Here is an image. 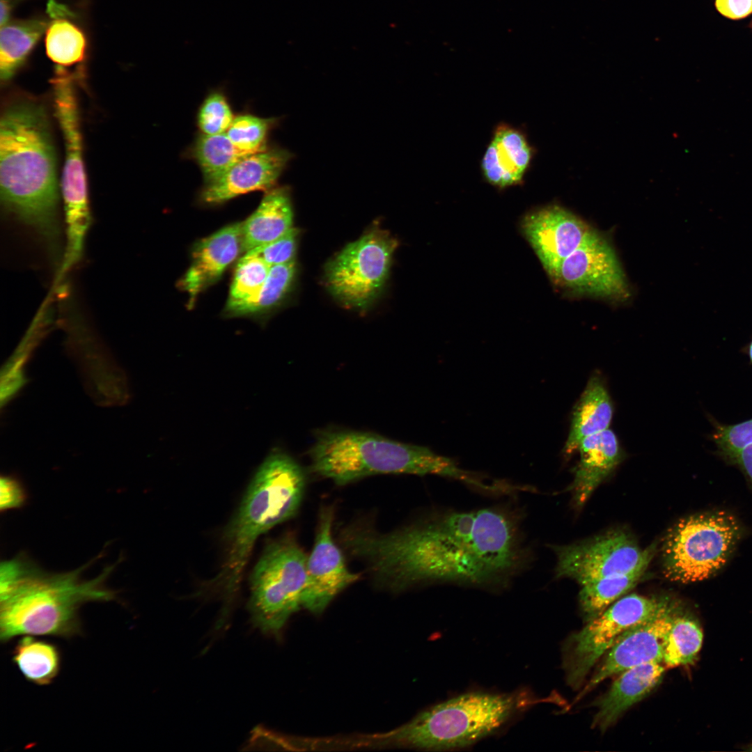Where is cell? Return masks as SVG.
I'll use <instances>...</instances> for the list:
<instances>
[{
    "mask_svg": "<svg viewBox=\"0 0 752 752\" xmlns=\"http://www.w3.org/2000/svg\"><path fill=\"white\" fill-rule=\"evenodd\" d=\"M664 597L632 593L611 604L570 641L565 669L570 685L581 684L595 664L626 631L652 616Z\"/></svg>",
    "mask_w": 752,
    "mask_h": 752,
    "instance_id": "11",
    "label": "cell"
},
{
    "mask_svg": "<svg viewBox=\"0 0 752 752\" xmlns=\"http://www.w3.org/2000/svg\"><path fill=\"white\" fill-rule=\"evenodd\" d=\"M536 702L524 690L467 692L420 713L390 739L430 751L464 749L496 734Z\"/></svg>",
    "mask_w": 752,
    "mask_h": 752,
    "instance_id": "6",
    "label": "cell"
},
{
    "mask_svg": "<svg viewBox=\"0 0 752 752\" xmlns=\"http://www.w3.org/2000/svg\"><path fill=\"white\" fill-rule=\"evenodd\" d=\"M666 667L649 662L629 668L613 683L597 703L593 728L605 730L627 709L648 696L662 680Z\"/></svg>",
    "mask_w": 752,
    "mask_h": 752,
    "instance_id": "20",
    "label": "cell"
},
{
    "mask_svg": "<svg viewBox=\"0 0 752 752\" xmlns=\"http://www.w3.org/2000/svg\"><path fill=\"white\" fill-rule=\"evenodd\" d=\"M703 641L700 622L694 613L682 604L664 641L662 662L666 668L694 663L701 649Z\"/></svg>",
    "mask_w": 752,
    "mask_h": 752,
    "instance_id": "26",
    "label": "cell"
},
{
    "mask_svg": "<svg viewBox=\"0 0 752 752\" xmlns=\"http://www.w3.org/2000/svg\"><path fill=\"white\" fill-rule=\"evenodd\" d=\"M13 661L26 680L44 686L50 684L58 675L61 656L54 643L25 635L13 650Z\"/></svg>",
    "mask_w": 752,
    "mask_h": 752,
    "instance_id": "24",
    "label": "cell"
},
{
    "mask_svg": "<svg viewBox=\"0 0 752 752\" xmlns=\"http://www.w3.org/2000/svg\"><path fill=\"white\" fill-rule=\"evenodd\" d=\"M655 545L641 549L628 533L611 531L580 543L552 546L556 556L555 575L570 578L581 586L632 571L651 561Z\"/></svg>",
    "mask_w": 752,
    "mask_h": 752,
    "instance_id": "12",
    "label": "cell"
},
{
    "mask_svg": "<svg viewBox=\"0 0 752 752\" xmlns=\"http://www.w3.org/2000/svg\"><path fill=\"white\" fill-rule=\"evenodd\" d=\"M713 440L720 453L729 459L752 444V418L735 425H718Z\"/></svg>",
    "mask_w": 752,
    "mask_h": 752,
    "instance_id": "34",
    "label": "cell"
},
{
    "mask_svg": "<svg viewBox=\"0 0 752 752\" xmlns=\"http://www.w3.org/2000/svg\"><path fill=\"white\" fill-rule=\"evenodd\" d=\"M270 266L259 257L246 253L239 260L226 305L228 313L252 300L268 276Z\"/></svg>",
    "mask_w": 752,
    "mask_h": 752,
    "instance_id": "30",
    "label": "cell"
},
{
    "mask_svg": "<svg viewBox=\"0 0 752 752\" xmlns=\"http://www.w3.org/2000/svg\"><path fill=\"white\" fill-rule=\"evenodd\" d=\"M742 535L739 521L723 510L681 519L664 540V574L683 583L710 579L726 565Z\"/></svg>",
    "mask_w": 752,
    "mask_h": 752,
    "instance_id": "7",
    "label": "cell"
},
{
    "mask_svg": "<svg viewBox=\"0 0 752 752\" xmlns=\"http://www.w3.org/2000/svg\"><path fill=\"white\" fill-rule=\"evenodd\" d=\"M523 520L522 512L507 506L441 510L389 533L350 526L340 540L391 590L451 583L497 591L531 563Z\"/></svg>",
    "mask_w": 752,
    "mask_h": 752,
    "instance_id": "1",
    "label": "cell"
},
{
    "mask_svg": "<svg viewBox=\"0 0 752 752\" xmlns=\"http://www.w3.org/2000/svg\"><path fill=\"white\" fill-rule=\"evenodd\" d=\"M533 150L519 130L499 125L488 144L481 161L485 180L499 188L520 184L526 173Z\"/></svg>",
    "mask_w": 752,
    "mask_h": 752,
    "instance_id": "19",
    "label": "cell"
},
{
    "mask_svg": "<svg viewBox=\"0 0 752 752\" xmlns=\"http://www.w3.org/2000/svg\"><path fill=\"white\" fill-rule=\"evenodd\" d=\"M308 556L290 538L269 544L251 577L249 609L254 625L276 634L301 606Z\"/></svg>",
    "mask_w": 752,
    "mask_h": 752,
    "instance_id": "8",
    "label": "cell"
},
{
    "mask_svg": "<svg viewBox=\"0 0 752 752\" xmlns=\"http://www.w3.org/2000/svg\"><path fill=\"white\" fill-rule=\"evenodd\" d=\"M52 83L56 117L65 141V159L62 194L66 223V245L63 267L71 270L83 257L86 235L91 224L81 138L72 79L57 65Z\"/></svg>",
    "mask_w": 752,
    "mask_h": 752,
    "instance_id": "9",
    "label": "cell"
},
{
    "mask_svg": "<svg viewBox=\"0 0 752 752\" xmlns=\"http://www.w3.org/2000/svg\"><path fill=\"white\" fill-rule=\"evenodd\" d=\"M26 501L22 486L15 478L1 476L0 478V509L1 511L17 508Z\"/></svg>",
    "mask_w": 752,
    "mask_h": 752,
    "instance_id": "36",
    "label": "cell"
},
{
    "mask_svg": "<svg viewBox=\"0 0 752 752\" xmlns=\"http://www.w3.org/2000/svg\"><path fill=\"white\" fill-rule=\"evenodd\" d=\"M613 414L612 402L602 379L592 376L574 408L564 452L576 451L582 439L609 429Z\"/></svg>",
    "mask_w": 752,
    "mask_h": 752,
    "instance_id": "23",
    "label": "cell"
},
{
    "mask_svg": "<svg viewBox=\"0 0 752 752\" xmlns=\"http://www.w3.org/2000/svg\"><path fill=\"white\" fill-rule=\"evenodd\" d=\"M255 152L239 148L226 133L201 134L193 148V156L205 184L219 178L240 159Z\"/></svg>",
    "mask_w": 752,
    "mask_h": 752,
    "instance_id": "28",
    "label": "cell"
},
{
    "mask_svg": "<svg viewBox=\"0 0 752 752\" xmlns=\"http://www.w3.org/2000/svg\"><path fill=\"white\" fill-rule=\"evenodd\" d=\"M242 251V223L222 228L194 247L191 263L179 282L193 303L203 290L217 282Z\"/></svg>",
    "mask_w": 752,
    "mask_h": 752,
    "instance_id": "18",
    "label": "cell"
},
{
    "mask_svg": "<svg viewBox=\"0 0 752 752\" xmlns=\"http://www.w3.org/2000/svg\"><path fill=\"white\" fill-rule=\"evenodd\" d=\"M306 486L303 469L283 451H272L257 469L226 530V558L210 584L224 600L221 622L228 616L256 541L297 514Z\"/></svg>",
    "mask_w": 752,
    "mask_h": 752,
    "instance_id": "4",
    "label": "cell"
},
{
    "mask_svg": "<svg viewBox=\"0 0 752 752\" xmlns=\"http://www.w3.org/2000/svg\"><path fill=\"white\" fill-rule=\"evenodd\" d=\"M298 234V230L292 228L279 239L246 253L259 257L270 267L291 263L295 261Z\"/></svg>",
    "mask_w": 752,
    "mask_h": 752,
    "instance_id": "35",
    "label": "cell"
},
{
    "mask_svg": "<svg viewBox=\"0 0 752 752\" xmlns=\"http://www.w3.org/2000/svg\"><path fill=\"white\" fill-rule=\"evenodd\" d=\"M113 567L96 577L84 579V567L63 573L47 572L26 558L1 563L0 639L51 636L70 638L81 632L79 610L90 602L116 599L106 580Z\"/></svg>",
    "mask_w": 752,
    "mask_h": 752,
    "instance_id": "3",
    "label": "cell"
},
{
    "mask_svg": "<svg viewBox=\"0 0 752 752\" xmlns=\"http://www.w3.org/2000/svg\"><path fill=\"white\" fill-rule=\"evenodd\" d=\"M280 148H267L240 159L219 178L205 184L201 199L219 204L240 195L274 186L292 158Z\"/></svg>",
    "mask_w": 752,
    "mask_h": 752,
    "instance_id": "17",
    "label": "cell"
},
{
    "mask_svg": "<svg viewBox=\"0 0 752 752\" xmlns=\"http://www.w3.org/2000/svg\"><path fill=\"white\" fill-rule=\"evenodd\" d=\"M749 751H752V744H751V745L749 746Z\"/></svg>",
    "mask_w": 752,
    "mask_h": 752,
    "instance_id": "42",
    "label": "cell"
},
{
    "mask_svg": "<svg viewBox=\"0 0 752 752\" xmlns=\"http://www.w3.org/2000/svg\"><path fill=\"white\" fill-rule=\"evenodd\" d=\"M235 117L225 96L218 92L210 94L198 113V125L204 134L226 133Z\"/></svg>",
    "mask_w": 752,
    "mask_h": 752,
    "instance_id": "33",
    "label": "cell"
},
{
    "mask_svg": "<svg viewBox=\"0 0 752 752\" xmlns=\"http://www.w3.org/2000/svg\"><path fill=\"white\" fill-rule=\"evenodd\" d=\"M308 453L312 471L338 485L379 474L438 475L481 491L487 485L485 478L428 448L373 432L322 430L315 434Z\"/></svg>",
    "mask_w": 752,
    "mask_h": 752,
    "instance_id": "5",
    "label": "cell"
},
{
    "mask_svg": "<svg viewBox=\"0 0 752 752\" xmlns=\"http://www.w3.org/2000/svg\"><path fill=\"white\" fill-rule=\"evenodd\" d=\"M17 0H1V26L8 22L12 8Z\"/></svg>",
    "mask_w": 752,
    "mask_h": 752,
    "instance_id": "39",
    "label": "cell"
},
{
    "mask_svg": "<svg viewBox=\"0 0 752 752\" xmlns=\"http://www.w3.org/2000/svg\"><path fill=\"white\" fill-rule=\"evenodd\" d=\"M66 17H54L45 36L47 56L62 67L81 61L86 49L83 31Z\"/></svg>",
    "mask_w": 752,
    "mask_h": 752,
    "instance_id": "29",
    "label": "cell"
},
{
    "mask_svg": "<svg viewBox=\"0 0 752 752\" xmlns=\"http://www.w3.org/2000/svg\"><path fill=\"white\" fill-rule=\"evenodd\" d=\"M47 28V22L41 19L8 22L1 26V81H6L13 76Z\"/></svg>",
    "mask_w": 752,
    "mask_h": 752,
    "instance_id": "25",
    "label": "cell"
},
{
    "mask_svg": "<svg viewBox=\"0 0 752 752\" xmlns=\"http://www.w3.org/2000/svg\"><path fill=\"white\" fill-rule=\"evenodd\" d=\"M1 202L43 245L58 270L65 250L54 146L46 113L32 102L8 107L0 122Z\"/></svg>",
    "mask_w": 752,
    "mask_h": 752,
    "instance_id": "2",
    "label": "cell"
},
{
    "mask_svg": "<svg viewBox=\"0 0 752 752\" xmlns=\"http://www.w3.org/2000/svg\"><path fill=\"white\" fill-rule=\"evenodd\" d=\"M550 278L574 295L613 301H624L630 295L615 250L597 231L565 258Z\"/></svg>",
    "mask_w": 752,
    "mask_h": 752,
    "instance_id": "13",
    "label": "cell"
},
{
    "mask_svg": "<svg viewBox=\"0 0 752 752\" xmlns=\"http://www.w3.org/2000/svg\"><path fill=\"white\" fill-rule=\"evenodd\" d=\"M334 512H320L312 551L307 557L306 581L302 606L314 613L324 611L343 590L357 581L359 575L350 572L332 537Z\"/></svg>",
    "mask_w": 752,
    "mask_h": 752,
    "instance_id": "15",
    "label": "cell"
},
{
    "mask_svg": "<svg viewBox=\"0 0 752 752\" xmlns=\"http://www.w3.org/2000/svg\"><path fill=\"white\" fill-rule=\"evenodd\" d=\"M682 604L664 597L649 618L626 631L606 655L582 691L584 694L606 678L632 667L663 661L666 635Z\"/></svg>",
    "mask_w": 752,
    "mask_h": 752,
    "instance_id": "14",
    "label": "cell"
},
{
    "mask_svg": "<svg viewBox=\"0 0 752 752\" xmlns=\"http://www.w3.org/2000/svg\"><path fill=\"white\" fill-rule=\"evenodd\" d=\"M749 27H750V29H751L752 30V19H751V22H750V24H749Z\"/></svg>",
    "mask_w": 752,
    "mask_h": 752,
    "instance_id": "41",
    "label": "cell"
},
{
    "mask_svg": "<svg viewBox=\"0 0 752 752\" xmlns=\"http://www.w3.org/2000/svg\"><path fill=\"white\" fill-rule=\"evenodd\" d=\"M274 119L263 118L251 114L235 117L226 134L239 148L258 152L266 149L267 136Z\"/></svg>",
    "mask_w": 752,
    "mask_h": 752,
    "instance_id": "32",
    "label": "cell"
},
{
    "mask_svg": "<svg viewBox=\"0 0 752 752\" xmlns=\"http://www.w3.org/2000/svg\"><path fill=\"white\" fill-rule=\"evenodd\" d=\"M714 6L722 16L733 20L752 15V0H715Z\"/></svg>",
    "mask_w": 752,
    "mask_h": 752,
    "instance_id": "37",
    "label": "cell"
},
{
    "mask_svg": "<svg viewBox=\"0 0 752 752\" xmlns=\"http://www.w3.org/2000/svg\"><path fill=\"white\" fill-rule=\"evenodd\" d=\"M749 356L751 361L752 362V341L751 342L749 347Z\"/></svg>",
    "mask_w": 752,
    "mask_h": 752,
    "instance_id": "40",
    "label": "cell"
},
{
    "mask_svg": "<svg viewBox=\"0 0 752 752\" xmlns=\"http://www.w3.org/2000/svg\"><path fill=\"white\" fill-rule=\"evenodd\" d=\"M728 460L741 469L752 484V444L746 446Z\"/></svg>",
    "mask_w": 752,
    "mask_h": 752,
    "instance_id": "38",
    "label": "cell"
},
{
    "mask_svg": "<svg viewBox=\"0 0 752 752\" xmlns=\"http://www.w3.org/2000/svg\"><path fill=\"white\" fill-rule=\"evenodd\" d=\"M577 450L580 459L574 469L572 490L576 505L582 507L618 466L622 454L615 433L609 429L584 438Z\"/></svg>",
    "mask_w": 752,
    "mask_h": 752,
    "instance_id": "21",
    "label": "cell"
},
{
    "mask_svg": "<svg viewBox=\"0 0 752 752\" xmlns=\"http://www.w3.org/2000/svg\"><path fill=\"white\" fill-rule=\"evenodd\" d=\"M293 210L285 187L267 190L256 210L242 223V251L270 243L292 228Z\"/></svg>",
    "mask_w": 752,
    "mask_h": 752,
    "instance_id": "22",
    "label": "cell"
},
{
    "mask_svg": "<svg viewBox=\"0 0 752 752\" xmlns=\"http://www.w3.org/2000/svg\"><path fill=\"white\" fill-rule=\"evenodd\" d=\"M651 561L632 571L593 581L581 586L579 595L581 609L588 620L600 615L621 596L632 589L644 575Z\"/></svg>",
    "mask_w": 752,
    "mask_h": 752,
    "instance_id": "27",
    "label": "cell"
},
{
    "mask_svg": "<svg viewBox=\"0 0 752 752\" xmlns=\"http://www.w3.org/2000/svg\"><path fill=\"white\" fill-rule=\"evenodd\" d=\"M396 246V240L379 229L347 244L326 267L330 293L350 308L367 307L386 282Z\"/></svg>",
    "mask_w": 752,
    "mask_h": 752,
    "instance_id": "10",
    "label": "cell"
},
{
    "mask_svg": "<svg viewBox=\"0 0 752 752\" xmlns=\"http://www.w3.org/2000/svg\"><path fill=\"white\" fill-rule=\"evenodd\" d=\"M522 228L549 276L596 232L578 216L557 205L528 213L522 220Z\"/></svg>",
    "mask_w": 752,
    "mask_h": 752,
    "instance_id": "16",
    "label": "cell"
},
{
    "mask_svg": "<svg viewBox=\"0 0 752 752\" xmlns=\"http://www.w3.org/2000/svg\"><path fill=\"white\" fill-rule=\"evenodd\" d=\"M295 273V261L272 266L258 294L252 300L235 308L229 314L235 316L256 314L272 308L289 292Z\"/></svg>",
    "mask_w": 752,
    "mask_h": 752,
    "instance_id": "31",
    "label": "cell"
}]
</instances>
